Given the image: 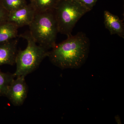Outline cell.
Masks as SVG:
<instances>
[{
	"mask_svg": "<svg viewBox=\"0 0 124 124\" xmlns=\"http://www.w3.org/2000/svg\"><path fill=\"white\" fill-rule=\"evenodd\" d=\"M28 26L32 37L38 45L48 50L55 46L59 32L54 10L36 13Z\"/></svg>",
	"mask_w": 124,
	"mask_h": 124,
	"instance_id": "obj_3",
	"label": "cell"
},
{
	"mask_svg": "<svg viewBox=\"0 0 124 124\" xmlns=\"http://www.w3.org/2000/svg\"><path fill=\"white\" fill-rule=\"evenodd\" d=\"M18 28L13 23L7 21L0 24V44L8 42L18 37Z\"/></svg>",
	"mask_w": 124,
	"mask_h": 124,
	"instance_id": "obj_9",
	"label": "cell"
},
{
	"mask_svg": "<svg viewBox=\"0 0 124 124\" xmlns=\"http://www.w3.org/2000/svg\"><path fill=\"white\" fill-rule=\"evenodd\" d=\"M36 13L30 4L9 13L7 22L13 23L18 28L29 26L33 20Z\"/></svg>",
	"mask_w": 124,
	"mask_h": 124,
	"instance_id": "obj_6",
	"label": "cell"
},
{
	"mask_svg": "<svg viewBox=\"0 0 124 124\" xmlns=\"http://www.w3.org/2000/svg\"><path fill=\"white\" fill-rule=\"evenodd\" d=\"M83 6L91 11L98 0H75Z\"/></svg>",
	"mask_w": 124,
	"mask_h": 124,
	"instance_id": "obj_13",
	"label": "cell"
},
{
	"mask_svg": "<svg viewBox=\"0 0 124 124\" xmlns=\"http://www.w3.org/2000/svg\"><path fill=\"white\" fill-rule=\"evenodd\" d=\"M89 39L85 33L79 32L68 37L55 45L48 57L54 65L62 69H79L86 62L89 52Z\"/></svg>",
	"mask_w": 124,
	"mask_h": 124,
	"instance_id": "obj_1",
	"label": "cell"
},
{
	"mask_svg": "<svg viewBox=\"0 0 124 124\" xmlns=\"http://www.w3.org/2000/svg\"><path fill=\"white\" fill-rule=\"evenodd\" d=\"M18 41L14 39L8 42L0 44V66L15 64L17 53Z\"/></svg>",
	"mask_w": 124,
	"mask_h": 124,
	"instance_id": "obj_7",
	"label": "cell"
},
{
	"mask_svg": "<svg viewBox=\"0 0 124 124\" xmlns=\"http://www.w3.org/2000/svg\"><path fill=\"white\" fill-rule=\"evenodd\" d=\"M15 78L13 73L3 72L0 70V97L5 96L9 86Z\"/></svg>",
	"mask_w": 124,
	"mask_h": 124,
	"instance_id": "obj_11",
	"label": "cell"
},
{
	"mask_svg": "<svg viewBox=\"0 0 124 124\" xmlns=\"http://www.w3.org/2000/svg\"><path fill=\"white\" fill-rule=\"evenodd\" d=\"M104 24L106 28L110 31L111 35H117L124 38V24L123 20H121L117 16L110 11L104 12Z\"/></svg>",
	"mask_w": 124,
	"mask_h": 124,
	"instance_id": "obj_8",
	"label": "cell"
},
{
	"mask_svg": "<svg viewBox=\"0 0 124 124\" xmlns=\"http://www.w3.org/2000/svg\"><path fill=\"white\" fill-rule=\"evenodd\" d=\"M25 77L21 76L14 79L9 86L5 96L15 106L22 105L27 96L28 88Z\"/></svg>",
	"mask_w": 124,
	"mask_h": 124,
	"instance_id": "obj_5",
	"label": "cell"
},
{
	"mask_svg": "<svg viewBox=\"0 0 124 124\" xmlns=\"http://www.w3.org/2000/svg\"><path fill=\"white\" fill-rule=\"evenodd\" d=\"M1 0H0V1Z\"/></svg>",
	"mask_w": 124,
	"mask_h": 124,
	"instance_id": "obj_15",
	"label": "cell"
},
{
	"mask_svg": "<svg viewBox=\"0 0 124 124\" xmlns=\"http://www.w3.org/2000/svg\"><path fill=\"white\" fill-rule=\"evenodd\" d=\"M9 13L2 5L0 1V24L7 22Z\"/></svg>",
	"mask_w": 124,
	"mask_h": 124,
	"instance_id": "obj_14",
	"label": "cell"
},
{
	"mask_svg": "<svg viewBox=\"0 0 124 124\" xmlns=\"http://www.w3.org/2000/svg\"><path fill=\"white\" fill-rule=\"evenodd\" d=\"M90 11L75 0H60L54 10L59 32L71 35L77 22Z\"/></svg>",
	"mask_w": 124,
	"mask_h": 124,
	"instance_id": "obj_4",
	"label": "cell"
},
{
	"mask_svg": "<svg viewBox=\"0 0 124 124\" xmlns=\"http://www.w3.org/2000/svg\"><path fill=\"white\" fill-rule=\"evenodd\" d=\"M27 40L26 48L18 51L15 60L16 69L13 73L15 77H26L39 67L43 60L48 57V50L38 45L32 37L29 31L20 35Z\"/></svg>",
	"mask_w": 124,
	"mask_h": 124,
	"instance_id": "obj_2",
	"label": "cell"
},
{
	"mask_svg": "<svg viewBox=\"0 0 124 124\" xmlns=\"http://www.w3.org/2000/svg\"><path fill=\"white\" fill-rule=\"evenodd\" d=\"M1 2L9 13L15 11L27 4L26 0H1Z\"/></svg>",
	"mask_w": 124,
	"mask_h": 124,
	"instance_id": "obj_12",
	"label": "cell"
},
{
	"mask_svg": "<svg viewBox=\"0 0 124 124\" xmlns=\"http://www.w3.org/2000/svg\"><path fill=\"white\" fill-rule=\"evenodd\" d=\"M60 0H30L29 3L36 13L53 11Z\"/></svg>",
	"mask_w": 124,
	"mask_h": 124,
	"instance_id": "obj_10",
	"label": "cell"
}]
</instances>
